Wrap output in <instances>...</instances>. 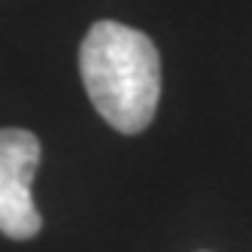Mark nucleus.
<instances>
[{"label":"nucleus","instance_id":"f03ea898","mask_svg":"<svg viewBox=\"0 0 252 252\" xmlns=\"http://www.w3.org/2000/svg\"><path fill=\"white\" fill-rule=\"evenodd\" d=\"M43 146L25 128H0V234L9 240H31L43 228L33 207L31 183L40 167Z\"/></svg>","mask_w":252,"mask_h":252},{"label":"nucleus","instance_id":"f257e3e1","mask_svg":"<svg viewBox=\"0 0 252 252\" xmlns=\"http://www.w3.org/2000/svg\"><path fill=\"white\" fill-rule=\"evenodd\" d=\"M79 73L94 110L122 134L146 131L161 97V58L143 31L97 22L79 46Z\"/></svg>","mask_w":252,"mask_h":252}]
</instances>
